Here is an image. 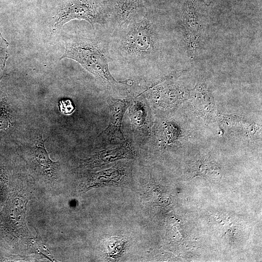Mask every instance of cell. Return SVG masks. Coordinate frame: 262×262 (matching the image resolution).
Returning <instances> with one entry per match:
<instances>
[{
  "instance_id": "cell-1",
  "label": "cell",
  "mask_w": 262,
  "mask_h": 262,
  "mask_svg": "<svg viewBox=\"0 0 262 262\" xmlns=\"http://www.w3.org/2000/svg\"><path fill=\"white\" fill-rule=\"evenodd\" d=\"M66 49L60 59L74 60L103 83L109 86L126 83L118 82L111 74L108 67L106 47L98 40L72 36L65 41Z\"/></svg>"
},
{
  "instance_id": "cell-2",
  "label": "cell",
  "mask_w": 262,
  "mask_h": 262,
  "mask_svg": "<svg viewBox=\"0 0 262 262\" xmlns=\"http://www.w3.org/2000/svg\"><path fill=\"white\" fill-rule=\"evenodd\" d=\"M154 33L147 18L133 19L120 33L117 42L119 52L127 60H144L154 48Z\"/></svg>"
},
{
  "instance_id": "cell-3",
  "label": "cell",
  "mask_w": 262,
  "mask_h": 262,
  "mask_svg": "<svg viewBox=\"0 0 262 262\" xmlns=\"http://www.w3.org/2000/svg\"><path fill=\"white\" fill-rule=\"evenodd\" d=\"M103 4L99 0H67L53 16L52 30L56 32L71 20H84L92 27L106 22Z\"/></svg>"
},
{
  "instance_id": "cell-4",
  "label": "cell",
  "mask_w": 262,
  "mask_h": 262,
  "mask_svg": "<svg viewBox=\"0 0 262 262\" xmlns=\"http://www.w3.org/2000/svg\"><path fill=\"white\" fill-rule=\"evenodd\" d=\"M103 6L106 16L121 29L136 18L145 7L142 0H107Z\"/></svg>"
},
{
  "instance_id": "cell-5",
  "label": "cell",
  "mask_w": 262,
  "mask_h": 262,
  "mask_svg": "<svg viewBox=\"0 0 262 262\" xmlns=\"http://www.w3.org/2000/svg\"><path fill=\"white\" fill-rule=\"evenodd\" d=\"M108 102L110 111L109 125L99 135L110 140L115 138L125 140L121 131V124L128 102L125 99H116L113 97L108 99Z\"/></svg>"
},
{
  "instance_id": "cell-6",
  "label": "cell",
  "mask_w": 262,
  "mask_h": 262,
  "mask_svg": "<svg viewBox=\"0 0 262 262\" xmlns=\"http://www.w3.org/2000/svg\"><path fill=\"white\" fill-rule=\"evenodd\" d=\"M135 156L131 143L129 140L124 142L117 147L103 150L93 155L85 161L87 165L96 166L123 159H132Z\"/></svg>"
},
{
  "instance_id": "cell-7",
  "label": "cell",
  "mask_w": 262,
  "mask_h": 262,
  "mask_svg": "<svg viewBox=\"0 0 262 262\" xmlns=\"http://www.w3.org/2000/svg\"><path fill=\"white\" fill-rule=\"evenodd\" d=\"M126 173L124 170L118 168H111L99 172L88 180L84 187L86 190L102 185H120L125 181Z\"/></svg>"
},
{
  "instance_id": "cell-8",
  "label": "cell",
  "mask_w": 262,
  "mask_h": 262,
  "mask_svg": "<svg viewBox=\"0 0 262 262\" xmlns=\"http://www.w3.org/2000/svg\"><path fill=\"white\" fill-rule=\"evenodd\" d=\"M45 141L42 140L41 135L35 146L34 157L38 164L45 171L52 172L56 169L57 162H54L50 159L44 146Z\"/></svg>"
},
{
  "instance_id": "cell-9",
  "label": "cell",
  "mask_w": 262,
  "mask_h": 262,
  "mask_svg": "<svg viewBox=\"0 0 262 262\" xmlns=\"http://www.w3.org/2000/svg\"><path fill=\"white\" fill-rule=\"evenodd\" d=\"M36 235L35 237L30 238L28 241V244L30 247H32L35 252L42 255L44 256L48 259L52 261L50 258V253L49 250L44 244L38 230L35 229Z\"/></svg>"
},
{
  "instance_id": "cell-10",
  "label": "cell",
  "mask_w": 262,
  "mask_h": 262,
  "mask_svg": "<svg viewBox=\"0 0 262 262\" xmlns=\"http://www.w3.org/2000/svg\"><path fill=\"white\" fill-rule=\"evenodd\" d=\"M9 43L0 33V72L3 70L7 59Z\"/></svg>"
},
{
  "instance_id": "cell-11",
  "label": "cell",
  "mask_w": 262,
  "mask_h": 262,
  "mask_svg": "<svg viewBox=\"0 0 262 262\" xmlns=\"http://www.w3.org/2000/svg\"><path fill=\"white\" fill-rule=\"evenodd\" d=\"M60 103L61 111L65 114H70L75 109L72 102L69 99L62 100Z\"/></svg>"
},
{
  "instance_id": "cell-12",
  "label": "cell",
  "mask_w": 262,
  "mask_h": 262,
  "mask_svg": "<svg viewBox=\"0 0 262 262\" xmlns=\"http://www.w3.org/2000/svg\"><path fill=\"white\" fill-rule=\"evenodd\" d=\"M205 3L209 1V0H203Z\"/></svg>"
}]
</instances>
